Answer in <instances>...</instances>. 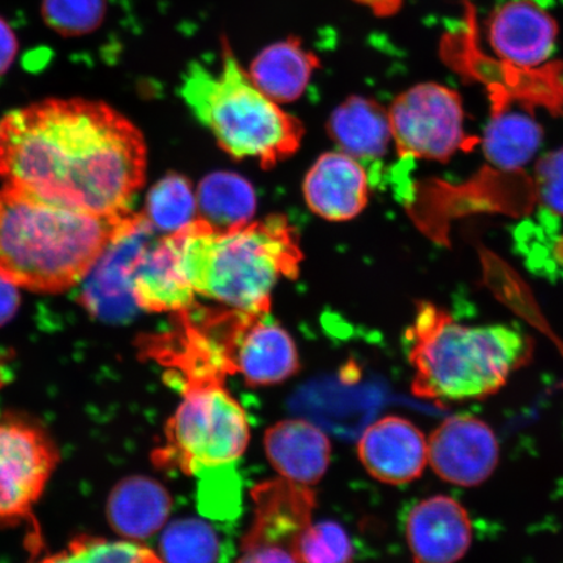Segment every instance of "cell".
I'll return each instance as SVG.
<instances>
[{"instance_id": "18", "label": "cell", "mask_w": 563, "mask_h": 563, "mask_svg": "<svg viewBox=\"0 0 563 563\" xmlns=\"http://www.w3.org/2000/svg\"><path fill=\"white\" fill-rule=\"evenodd\" d=\"M264 445L282 477L301 485L319 483L332 457L327 434L306 420L277 422L267 429Z\"/></svg>"}, {"instance_id": "10", "label": "cell", "mask_w": 563, "mask_h": 563, "mask_svg": "<svg viewBox=\"0 0 563 563\" xmlns=\"http://www.w3.org/2000/svg\"><path fill=\"white\" fill-rule=\"evenodd\" d=\"M501 460V446L487 421L471 413L443 420L428 439V463L441 481L462 488L487 483Z\"/></svg>"}, {"instance_id": "28", "label": "cell", "mask_w": 563, "mask_h": 563, "mask_svg": "<svg viewBox=\"0 0 563 563\" xmlns=\"http://www.w3.org/2000/svg\"><path fill=\"white\" fill-rule=\"evenodd\" d=\"M108 0H42L41 15L63 37H82L103 24Z\"/></svg>"}, {"instance_id": "32", "label": "cell", "mask_w": 563, "mask_h": 563, "mask_svg": "<svg viewBox=\"0 0 563 563\" xmlns=\"http://www.w3.org/2000/svg\"><path fill=\"white\" fill-rule=\"evenodd\" d=\"M19 53V40L11 25L0 18V76L9 73Z\"/></svg>"}, {"instance_id": "30", "label": "cell", "mask_w": 563, "mask_h": 563, "mask_svg": "<svg viewBox=\"0 0 563 563\" xmlns=\"http://www.w3.org/2000/svg\"><path fill=\"white\" fill-rule=\"evenodd\" d=\"M534 175L540 202L552 213L563 216V147L545 154L538 162Z\"/></svg>"}, {"instance_id": "11", "label": "cell", "mask_w": 563, "mask_h": 563, "mask_svg": "<svg viewBox=\"0 0 563 563\" xmlns=\"http://www.w3.org/2000/svg\"><path fill=\"white\" fill-rule=\"evenodd\" d=\"M253 519L241 549L279 547L292 554L298 541L312 522L317 505L314 492L305 485L276 478L256 485L251 490Z\"/></svg>"}, {"instance_id": "8", "label": "cell", "mask_w": 563, "mask_h": 563, "mask_svg": "<svg viewBox=\"0 0 563 563\" xmlns=\"http://www.w3.org/2000/svg\"><path fill=\"white\" fill-rule=\"evenodd\" d=\"M58 462L44 428L23 418L0 419V522L32 517Z\"/></svg>"}, {"instance_id": "2", "label": "cell", "mask_w": 563, "mask_h": 563, "mask_svg": "<svg viewBox=\"0 0 563 563\" xmlns=\"http://www.w3.org/2000/svg\"><path fill=\"white\" fill-rule=\"evenodd\" d=\"M167 236L196 294L244 312H271L273 288L297 278L302 260L297 231L282 216L228 231L196 218Z\"/></svg>"}, {"instance_id": "15", "label": "cell", "mask_w": 563, "mask_h": 563, "mask_svg": "<svg viewBox=\"0 0 563 563\" xmlns=\"http://www.w3.org/2000/svg\"><path fill=\"white\" fill-rule=\"evenodd\" d=\"M357 454L376 481L404 485L419 478L428 463V441L412 421L385 417L373 422L358 441Z\"/></svg>"}, {"instance_id": "27", "label": "cell", "mask_w": 563, "mask_h": 563, "mask_svg": "<svg viewBox=\"0 0 563 563\" xmlns=\"http://www.w3.org/2000/svg\"><path fill=\"white\" fill-rule=\"evenodd\" d=\"M195 475L199 477L197 501L203 516L217 520L236 518L242 506V483L234 466L227 463L201 467Z\"/></svg>"}, {"instance_id": "4", "label": "cell", "mask_w": 563, "mask_h": 563, "mask_svg": "<svg viewBox=\"0 0 563 563\" xmlns=\"http://www.w3.org/2000/svg\"><path fill=\"white\" fill-rule=\"evenodd\" d=\"M406 341L411 390L435 404L495 396L533 355L531 338L520 330L462 325L433 302H420Z\"/></svg>"}, {"instance_id": "22", "label": "cell", "mask_w": 563, "mask_h": 563, "mask_svg": "<svg viewBox=\"0 0 563 563\" xmlns=\"http://www.w3.org/2000/svg\"><path fill=\"white\" fill-rule=\"evenodd\" d=\"M197 218L216 231L245 227L256 213L255 189L243 176L213 173L197 188Z\"/></svg>"}, {"instance_id": "31", "label": "cell", "mask_w": 563, "mask_h": 563, "mask_svg": "<svg viewBox=\"0 0 563 563\" xmlns=\"http://www.w3.org/2000/svg\"><path fill=\"white\" fill-rule=\"evenodd\" d=\"M242 553L235 563H299L290 551L279 547H257Z\"/></svg>"}, {"instance_id": "6", "label": "cell", "mask_w": 563, "mask_h": 563, "mask_svg": "<svg viewBox=\"0 0 563 563\" xmlns=\"http://www.w3.org/2000/svg\"><path fill=\"white\" fill-rule=\"evenodd\" d=\"M178 410L167 421L164 443L152 454L161 470L194 475L201 467L220 466L242 456L250 442V424L224 385L183 390Z\"/></svg>"}, {"instance_id": "16", "label": "cell", "mask_w": 563, "mask_h": 563, "mask_svg": "<svg viewBox=\"0 0 563 563\" xmlns=\"http://www.w3.org/2000/svg\"><path fill=\"white\" fill-rule=\"evenodd\" d=\"M369 178L357 161L342 152L323 154L306 176L309 209L328 221H349L368 202Z\"/></svg>"}, {"instance_id": "19", "label": "cell", "mask_w": 563, "mask_h": 563, "mask_svg": "<svg viewBox=\"0 0 563 563\" xmlns=\"http://www.w3.org/2000/svg\"><path fill=\"white\" fill-rule=\"evenodd\" d=\"M136 306L154 313H180L194 308V288L181 276L168 236L141 253L132 278Z\"/></svg>"}, {"instance_id": "13", "label": "cell", "mask_w": 563, "mask_h": 563, "mask_svg": "<svg viewBox=\"0 0 563 563\" xmlns=\"http://www.w3.org/2000/svg\"><path fill=\"white\" fill-rule=\"evenodd\" d=\"M559 26L538 0H505L490 13L492 51L518 68L541 65L553 54Z\"/></svg>"}, {"instance_id": "14", "label": "cell", "mask_w": 563, "mask_h": 563, "mask_svg": "<svg viewBox=\"0 0 563 563\" xmlns=\"http://www.w3.org/2000/svg\"><path fill=\"white\" fill-rule=\"evenodd\" d=\"M234 363L251 387L285 383L300 371L299 352L290 334L267 313H242Z\"/></svg>"}, {"instance_id": "12", "label": "cell", "mask_w": 563, "mask_h": 563, "mask_svg": "<svg viewBox=\"0 0 563 563\" xmlns=\"http://www.w3.org/2000/svg\"><path fill=\"white\" fill-rule=\"evenodd\" d=\"M406 539L415 563H457L473 545V520L455 498L428 497L408 512Z\"/></svg>"}, {"instance_id": "1", "label": "cell", "mask_w": 563, "mask_h": 563, "mask_svg": "<svg viewBox=\"0 0 563 563\" xmlns=\"http://www.w3.org/2000/svg\"><path fill=\"white\" fill-rule=\"evenodd\" d=\"M145 173L143 133L108 103L51 98L0 122V178L42 199L124 214Z\"/></svg>"}, {"instance_id": "9", "label": "cell", "mask_w": 563, "mask_h": 563, "mask_svg": "<svg viewBox=\"0 0 563 563\" xmlns=\"http://www.w3.org/2000/svg\"><path fill=\"white\" fill-rule=\"evenodd\" d=\"M153 228L144 214L123 218L100 258L82 279L80 300L87 311L103 321L118 322L135 309L132 278L137 260L151 243Z\"/></svg>"}, {"instance_id": "23", "label": "cell", "mask_w": 563, "mask_h": 563, "mask_svg": "<svg viewBox=\"0 0 563 563\" xmlns=\"http://www.w3.org/2000/svg\"><path fill=\"white\" fill-rule=\"evenodd\" d=\"M541 140L543 131L531 115L499 110L485 130L483 150L490 165L517 170L538 153Z\"/></svg>"}, {"instance_id": "5", "label": "cell", "mask_w": 563, "mask_h": 563, "mask_svg": "<svg viewBox=\"0 0 563 563\" xmlns=\"http://www.w3.org/2000/svg\"><path fill=\"white\" fill-rule=\"evenodd\" d=\"M180 96L231 157L269 168L299 150L302 124L253 84L231 51L218 73L201 63L189 65Z\"/></svg>"}, {"instance_id": "33", "label": "cell", "mask_w": 563, "mask_h": 563, "mask_svg": "<svg viewBox=\"0 0 563 563\" xmlns=\"http://www.w3.org/2000/svg\"><path fill=\"white\" fill-rule=\"evenodd\" d=\"M20 301L18 286L0 276V327L5 325L15 317Z\"/></svg>"}, {"instance_id": "20", "label": "cell", "mask_w": 563, "mask_h": 563, "mask_svg": "<svg viewBox=\"0 0 563 563\" xmlns=\"http://www.w3.org/2000/svg\"><path fill=\"white\" fill-rule=\"evenodd\" d=\"M173 508L170 493L152 477L131 476L110 493L106 516L112 530L131 540L153 537Z\"/></svg>"}, {"instance_id": "21", "label": "cell", "mask_w": 563, "mask_h": 563, "mask_svg": "<svg viewBox=\"0 0 563 563\" xmlns=\"http://www.w3.org/2000/svg\"><path fill=\"white\" fill-rule=\"evenodd\" d=\"M317 60L294 41H280L264 48L252 60L249 75L264 95L277 103L297 101L311 82Z\"/></svg>"}, {"instance_id": "29", "label": "cell", "mask_w": 563, "mask_h": 563, "mask_svg": "<svg viewBox=\"0 0 563 563\" xmlns=\"http://www.w3.org/2000/svg\"><path fill=\"white\" fill-rule=\"evenodd\" d=\"M294 555L299 563H351L355 549L340 523L320 522L302 532Z\"/></svg>"}, {"instance_id": "26", "label": "cell", "mask_w": 563, "mask_h": 563, "mask_svg": "<svg viewBox=\"0 0 563 563\" xmlns=\"http://www.w3.org/2000/svg\"><path fill=\"white\" fill-rule=\"evenodd\" d=\"M40 563H164L152 549L133 541H115L81 534L62 552Z\"/></svg>"}, {"instance_id": "17", "label": "cell", "mask_w": 563, "mask_h": 563, "mask_svg": "<svg viewBox=\"0 0 563 563\" xmlns=\"http://www.w3.org/2000/svg\"><path fill=\"white\" fill-rule=\"evenodd\" d=\"M328 133L342 153L364 167L371 183L393 140L389 115L383 106L369 98L350 97L333 111Z\"/></svg>"}, {"instance_id": "7", "label": "cell", "mask_w": 563, "mask_h": 563, "mask_svg": "<svg viewBox=\"0 0 563 563\" xmlns=\"http://www.w3.org/2000/svg\"><path fill=\"white\" fill-rule=\"evenodd\" d=\"M389 115L399 157L448 162L478 140L464 132L460 95L441 84H418L393 101Z\"/></svg>"}, {"instance_id": "3", "label": "cell", "mask_w": 563, "mask_h": 563, "mask_svg": "<svg viewBox=\"0 0 563 563\" xmlns=\"http://www.w3.org/2000/svg\"><path fill=\"white\" fill-rule=\"evenodd\" d=\"M96 216L12 186L0 189V276L37 292L80 284L129 214Z\"/></svg>"}, {"instance_id": "24", "label": "cell", "mask_w": 563, "mask_h": 563, "mask_svg": "<svg viewBox=\"0 0 563 563\" xmlns=\"http://www.w3.org/2000/svg\"><path fill=\"white\" fill-rule=\"evenodd\" d=\"M144 216L154 230L168 234L187 228L197 218L191 181L179 174L166 175L147 194Z\"/></svg>"}, {"instance_id": "25", "label": "cell", "mask_w": 563, "mask_h": 563, "mask_svg": "<svg viewBox=\"0 0 563 563\" xmlns=\"http://www.w3.org/2000/svg\"><path fill=\"white\" fill-rule=\"evenodd\" d=\"M159 552L164 563H217L221 543L213 527L200 519L186 518L166 528Z\"/></svg>"}]
</instances>
